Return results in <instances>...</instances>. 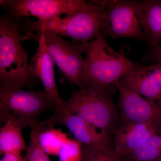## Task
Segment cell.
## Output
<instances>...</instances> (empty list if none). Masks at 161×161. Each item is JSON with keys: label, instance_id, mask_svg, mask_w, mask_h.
Instances as JSON below:
<instances>
[{"label": "cell", "instance_id": "1", "mask_svg": "<svg viewBox=\"0 0 161 161\" xmlns=\"http://www.w3.org/2000/svg\"><path fill=\"white\" fill-rule=\"evenodd\" d=\"M23 19L8 13L0 17V82L2 85L32 89L38 79L31 68L28 52L21 43Z\"/></svg>", "mask_w": 161, "mask_h": 161}, {"label": "cell", "instance_id": "2", "mask_svg": "<svg viewBox=\"0 0 161 161\" xmlns=\"http://www.w3.org/2000/svg\"><path fill=\"white\" fill-rule=\"evenodd\" d=\"M82 88L108 91L123 76L139 65L115 51L100 34L86 47Z\"/></svg>", "mask_w": 161, "mask_h": 161}, {"label": "cell", "instance_id": "3", "mask_svg": "<svg viewBox=\"0 0 161 161\" xmlns=\"http://www.w3.org/2000/svg\"><path fill=\"white\" fill-rule=\"evenodd\" d=\"M106 7L86 2L77 13L62 18L57 17L32 21L25 17L21 22V31H46L61 37L71 38L86 47L99 34Z\"/></svg>", "mask_w": 161, "mask_h": 161}, {"label": "cell", "instance_id": "4", "mask_svg": "<svg viewBox=\"0 0 161 161\" xmlns=\"http://www.w3.org/2000/svg\"><path fill=\"white\" fill-rule=\"evenodd\" d=\"M55 106L43 92L25 91L12 85H0V124L8 119L24 121L31 129L43 112L54 111Z\"/></svg>", "mask_w": 161, "mask_h": 161}, {"label": "cell", "instance_id": "5", "mask_svg": "<svg viewBox=\"0 0 161 161\" xmlns=\"http://www.w3.org/2000/svg\"><path fill=\"white\" fill-rule=\"evenodd\" d=\"M26 36L23 40H40L44 43L47 50L59 68L62 81L82 88V78L84 69L85 59L82 53L86 47L82 43L74 41H66L62 37L51 32L33 33L23 31Z\"/></svg>", "mask_w": 161, "mask_h": 161}, {"label": "cell", "instance_id": "6", "mask_svg": "<svg viewBox=\"0 0 161 161\" xmlns=\"http://www.w3.org/2000/svg\"><path fill=\"white\" fill-rule=\"evenodd\" d=\"M63 108L99 130L108 132L117 120V109L108 91L74 89Z\"/></svg>", "mask_w": 161, "mask_h": 161}, {"label": "cell", "instance_id": "7", "mask_svg": "<svg viewBox=\"0 0 161 161\" xmlns=\"http://www.w3.org/2000/svg\"><path fill=\"white\" fill-rule=\"evenodd\" d=\"M140 1L114 0L106 7L99 34L103 38H127L147 43L140 18Z\"/></svg>", "mask_w": 161, "mask_h": 161}, {"label": "cell", "instance_id": "8", "mask_svg": "<svg viewBox=\"0 0 161 161\" xmlns=\"http://www.w3.org/2000/svg\"><path fill=\"white\" fill-rule=\"evenodd\" d=\"M123 123L150 124L161 128V103L150 100L115 82Z\"/></svg>", "mask_w": 161, "mask_h": 161}, {"label": "cell", "instance_id": "9", "mask_svg": "<svg viewBox=\"0 0 161 161\" xmlns=\"http://www.w3.org/2000/svg\"><path fill=\"white\" fill-rule=\"evenodd\" d=\"M86 1L83 0H17L8 8V14L16 17H35L47 19L65 14L73 16Z\"/></svg>", "mask_w": 161, "mask_h": 161}, {"label": "cell", "instance_id": "10", "mask_svg": "<svg viewBox=\"0 0 161 161\" xmlns=\"http://www.w3.org/2000/svg\"><path fill=\"white\" fill-rule=\"evenodd\" d=\"M117 82L150 100L161 103V62L139 65Z\"/></svg>", "mask_w": 161, "mask_h": 161}, {"label": "cell", "instance_id": "11", "mask_svg": "<svg viewBox=\"0 0 161 161\" xmlns=\"http://www.w3.org/2000/svg\"><path fill=\"white\" fill-rule=\"evenodd\" d=\"M161 128L150 124L123 123L114 131L113 150L123 159L142 147Z\"/></svg>", "mask_w": 161, "mask_h": 161}, {"label": "cell", "instance_id": "12", "mask_svg": "<svg viewBox=\"0 0 161 161\" xmlns=\"http://www.w3.org/2000/svg\"><path fill=\"white\" fill-rule=\"evenodd\" d=\"M58 123L66 127L75 139L83 146L99 150L113 149L108 132L99 130L78 115L67 112L63 107Z\"/></svg>", "mask_w": 161, "mask_h": 161}, {"label": "cell", "instance_id": "13", "mask_svg": "<svg viewBox=\"0 0 161 161\" xmlns=\"http://www.w3.org/2000/svg\"><path fill=\"white\" fill-rule=\"evenodd\" d=\"M38 42L36 52L31 58V68L34 75L42 82L46 96L53 103L55 108L63 106L64 101L60 96L55 79L54 60L41 40Z\"/></svg>", "mask_w": 161, "mask_h": 161}, {"label": "cell", "instance_id": "14", "mask_svg": "<svg viewBox=\"0 0 161 161\" xmlns=\"http://www.w3.org/2000/svg\"><path fill=\"white\" fill-rule=\"evenodd\" d=\"M139 14L147 42L152 49L161 43V1H140Z\"/></svg>", "mask_w": 161, "mask_h": 161}, {"label": "cell", "instance_id": "15", "mask_svg": "<svg viewBox=\"0 0 161 161\" xmlns=\"http://www.w3.org/2000/svg\"><path fill=\"white\" fill-rule=\"evenodd\" d=\"M30 127L24 121L8 119L3 123L0 130V154H21L26 145L22 133L23 129Z\"/></svg>", "mask_w": 161, "mask_h": 161}, {"label": "cell", "instance_id": "16", "mask_svg": "<svg viewBox=\"0 0 161 161\" xmlns=\"http://www.w3.org/2000/svg\"><path fill=\"white\" fill-rule=\"evenodd\" d=\"M51 128L50 123L46 120L39 121L31 129L30 140L26 156V161H51L49 155L41 148L39 141L40 133Z\"/></svg>", "mask_w": 161, "mask_h": 161}, {"label": "cell", "instance_id": "17", "mask_svg": "<svg viewBox=\"0 0 161 161\" xmlns=\"http://www.w3.org/2000/svg\"><path fill=\"white\" fill-rule=\"evenodd\" d=\"M161 157V132L153 135L142 147L125 158L127 161H154Z\"/></svg>", "mask_w": 161, "mask_h": 161}, {"label": "cell", "instance_id": "18", "mask_svg": "<svg viewBox=\"0 0 161 161\" xmlns=\"http://www.w3.org/2000/svg\"><path fill=\"white\" fill-rule=\"evenodd\" d=\"M68 138L67 134L60 129L53 128L41 132L39 141L41 148L47 155L58 157Z\"/></svg>", "mask_w": 161, "mask_h": 161}, {"label": "cell", "instance_id": "19", "mask_svg": "<svg viewBox=\"0 0 161 161\" xmlns=\"http://www.w3.org/2000/svg\"><path fill=\"white\" fill-rule=\"evenodd\" d=\"M83 145L75 139L68 138L58 153L59 161H81Z\"/></svg>", "mask_w": 161, "mask_h": 161}, {"label": "cell", "instance_id": "20", "mask_svg": "<svg viewBox=\"0 0 161 161\" xmlns=\"http://www.w3.org/2000/svg\"><path fill=\"white\" fill-rule=\"evenodd\" d=\"M83 155L81 161H121L113 149L99 150L83 146Z\"/></svg>", "mask_w": 161, "mask_h": 161}, {"label": "cell", "instance_id": "21", "mask_svg": "<svg viewBox=\"0 0 161 161\" xmlns=\"http://www.w3.org/2000/svg\"><path fill=\"white\" fill-rule=\"evenodd\" d=\"M145 59L155 63L161 62V43L158 46L150 50V53Z\"/></svg>", "mask_w": 161, "mask_h": 161}, {"label": "cell", "instance_id": "22", "mask_svg": "<svg viewBox=\"0 0 161 161\" xmlns=\"http://www.w3.org/2000/svg\"><path fill=\"white\" fill-rule=\"evenodd\" d=\"M0 161H26V157H23L21 154L6 153L3 155Z\"/></svg>", "mask_w": 161, "mask_h": 161}, {"label": "cell", "instance_id": "23", "mask_svg": "<svg viewBox=\"0 0 161 161\" xmlns=\"http://www.w3.org/2000/svg\"><path fill=\"white\" fill-rule=\"evenodd\" d=\"M16 0H0V5L4 9H7L11 6Z\"/></svg>", "mask_w": 161, "mask_h": 161}, {"label": "cell", "instance_id": "24", "mask_svg": "<svg viewBox=\"0 0 161 161\" xmlns=\"http://www.w3.org/2000/svg\"><path fill=\"white\" fill-rule=\"evenodd\" d=\"M154 161H161V157L159 158L158 159H157L156 160Z\"/></svg>", "mask_w": 161, "mask_h": 161}]
</instances>
